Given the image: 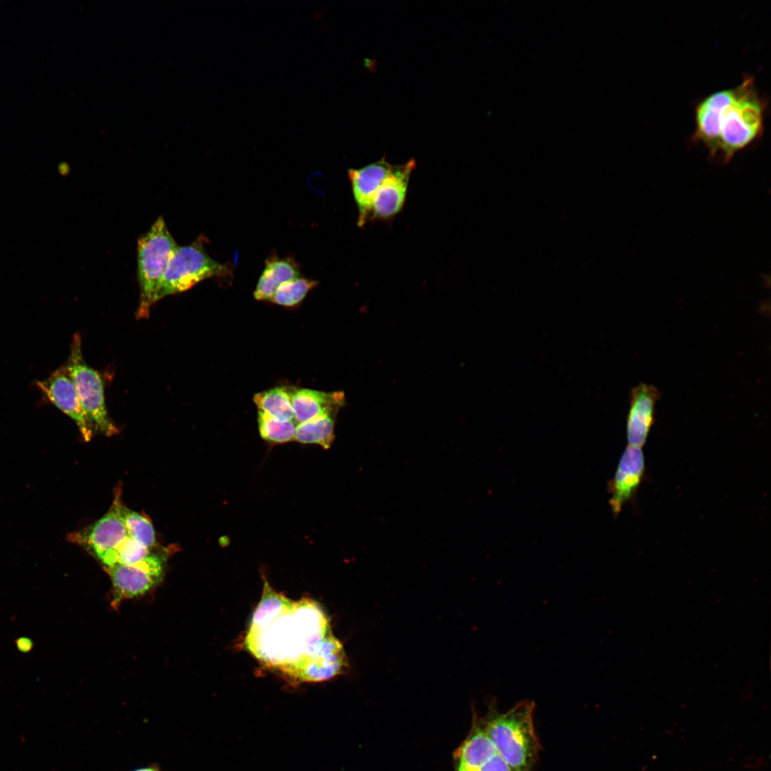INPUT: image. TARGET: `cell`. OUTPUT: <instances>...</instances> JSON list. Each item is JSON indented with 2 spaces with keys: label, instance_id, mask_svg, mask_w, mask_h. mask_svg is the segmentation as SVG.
I'll list each match as a JSON object with an SVG mask.
<instances>
[{
  "label": "cell",
  "instance_id": "obj_1",
  "mask_svg": "<svg viewBox=\"0 0 771 771\" xmlns=\"http://www.w3.org/2000/svg\"><path fill=\"white\" fill-rule=\"evenodd\" d=\"M331 633L328 619L317 603L308 598L293 601L266 582L245 646L261 662L290 675Z\"/></svg>",
  "mask_w": 771,
  "mask_h": 771
},
{
  "label": "cell",
  "instance_id": "obj_2",
  "mask_svg": "<svg viewBox=\"0 0 771 771\" xmlns=\"http://www.w3.org/2000/svg\"><path fill=\"white\" fill-rule=\"evenodd\" d=\"M765 105L754 79L747 76L737 86L713 92L697 104L692 140L711 156L720 153L727 163L761 137Z\"/></svg>",
  "mask_w": 771,
  "mask_h": 771
},
{
  "label": "cell",
  "instance_id": "obj_3",
  "mask_svg": "<svg viewBox=\"0 0 771 771\" xmlns=\"http://www.w3.org/2000/svg\"><path fill=\"white\" fill-rule=\"evenodd\" d=\"M534 709L530 700L520 702L505 712L491 705L480 725L513 771H530L537 759L540 746L534 730Z\"/></svg>",
  "mask_w": 771,
  "mask_h": 771
},
{
  "label": "cell",
  "instance_id": "obj_4",
  "mask_svg": "<svg viewBox=\"0 0 771 771\" xmlns=\"http://www.w3.org/2000/svg\"><path fill=\"white\" fill-rule=\"evenodd\" d=\"M177 246L162 216H159L150 229L138 238L137 275L140 296L136 313L138 319L148 317L167 266Z\"/></svg>",
  "mask_w": 771,
  "mask_h": 771
},
{
  "label": "cell",
  "instance_id": "obj_5",
  "mask_svg": "<svg viewBox=\"0 0 771 771\" xmlns=\"http://www.w3.org/2000/svg\"><path fill=\"white\" fill-rule=\"evenodd\" d=\"M204 241L205 238L199 236L188 245L177 246L156 293V303L164 297L188 291L203 280L232 275L233 267L211 258L204 248Z\"/></svg>",
  "mask_w": 771,
  "mask_h": 771
},
{
  "label": "cell",
  "instance_id": "obj_6",
  "mask_svg": "<svg viewBox=\"0 0 771 771\" xmlns=\"http://www.w3.org/2000/svg\"><path fill=\"white\" fill-rule=\"evenodd\" d=\"M70 348L66 368L86 417L95 430L106 436L117 434L119 430L106 408L102 377L85 361L79 334L74 335Z\"/></svg>",
  "mask_w": 771,
  "mask_h": 771
},
{
  "label": "cell",
  "instance_id": "obj_7",
  "mask_svg": "<svg viewBox=\"0 0 771 771\" xmlns=\"http://www.w3.org/2000/svg\"><path fill=\"white\" fill-rule=\"evenodd\" d=\"M163 559L156 554L130 564L106 568L114 588L115 601L132 598L153 588L163 576Z\"/></svg>",
  "mask_w": 771,
  "mask_h": 771
},
{
  "label": "cell",
  "instance_id": "obj_8",
  "mask_svg": "<svg viewBox=\"0 0 771 771\" xmlns=\"http://www.w3.org/2000/svg\"><path fill=\"white\" fill-rule=\"evenodd\" d=\"M346 665L343 647L331 633L300 661L290 676L302 682H321L341 673Z\"/></svg>",
  "mask_w": 771,
  "mask_h": 771
},
{
  "label": "cell",
  "instance_id": "obj_9",
  "mask_svg": "<svg viewBox=\"0 0 771 771\" xmlns=\"http://www.w3.org/2000/svg\"><path fill=\"white\" fill-rule=\"evenodd\" d=\"M116 496L109 510L92 525L74 532L69 540L83 546L97 558L118 547L128 535L120 513L121 502Z\"/></svg>",
  "mask_w": 771,
  "mask_h": 771
},
{
  "label": "cell",
  "instance_id": "obj_10",
  "mask_svg": "<svg viewBox=\"0 0 771 771\" xmlns=\"http://www.w3.org/2000/svg\"><path fill=\"white\" fill-rule=\"evenodd\" d=\"M36 384L55 406L76 423L84 440H90L95 430L82 408L66 366L59 368Z\"/></svg>",
  "mask_w": 771,
  "mask_h": 771
},
{
  "label": "cell",
  "instance_id": "obj_11",
  "mask_svg": "<svg viewBox=\"0 0 771 771\" xmlns=\"http://www.w3.org/2000/svg\"><path fill=\"white\" fill-rule=\"evenodd\" d=\"M645 470L642 448L628 445L609 484V503L614 515L619 514L624 505L634 497L644 478Z\"/></svg>",
  "mask_w": 771,
  "mask_h": 771
},
{
  "label": "cell",
  "instance_id": "obj_12",
  "mask_svg": "<svg viewBox=\"0 0 771 771\" xmlns=\"http://www.w3.org/2000/svg\"><path fill=\"white\" fill-rule=\"evenodd\" d=\"M415 167L412 159L393 166L377 190L371 205L369 221L388 220L398 214L405 203L410 177Z\"/></svg>",
  "mask_w": 771,
  "mask_h": 771
},
{
  "label": "cell",
  "instance_id": "obj_13",
  "mask_svg": "<svg viewBox=\"0 0 771 771\" xmlns=\"http://www.w3.org/2000/svg\"><path fill=\"white\" fill-rule=\"evenodd\" d=\"M659 397L657 388L652 385L640 383L633 389L626 427L629 445L642 448L645 444Z\"/></svg>",
  "mask_w": 771,
  "mask_h": 771
},
{
  "label": "cell",
  "instance_id": "obj_14",
  "mask_svg": "<svg viewBox=\"0 0 771 771\" xmlns=\"http://www.w3.org/2000/svg\"><path fill=\"white\" fill-rule=\"evenodd\" d=\"M393 165L385 158L360 168L348 171L353 196L358 208V225L363 226L368 221L373 197Z\"/></svg>",
  "mask_w": 771,
  "mask_h": 771
},
{
  "label": "cell",
  "instance_id": "obj_15",
  "mask_svg": "<svg viewBox=\"0 0 771 771\" xmlns=\"http://www.w3.org/2000/svg\"><path fill=\"white\" fill-rule=\"evenodd\" d=\"M289 393L294 420L298 423L322 416H336L345 402L342 391L325 392L291 387Z\"/></svg>",
  "mask_w": 771,
  "mask_h": 771
},
{
  "label": "cell",
  "instance_id": "obj_16",
  "mask_svg": "<svg viewBox=\"0 0 771 771\" xmlns=\"http://www.w3.org/2000/svg\"><path fill=\"white\" fill-rule=\"evenodd\" d=\"M300 276V266L293 258L280 257L273 253L265 261L253 296L258 301H270L281 284Z\"/></svg>",
  "mask_w": 771,
  "mask_h": 771
},
{
  "label": "cell",
  "instance_id": "obj_17",
  "mask_svg": "<svg viewBox=\"0 0 771 771\" xmlns=\"http://www.w3.org/2000/svg\"><path fill=\"white\" fill-rule=\"evenodd\" d=\"M496 753L494 745L482 726L475 727L457 751L455 771H480Z\"/></svg>",
  "mask_w": 771,
  "mask_h": 771
},
{
  "label": "cell",
  "instance_id": "obj_18",
  "mask_svg": "<svg viewBox=\"0 0 771 771\" xmlns=\"http://www.w3.org/2000/svg\"><path fill=\"white\" fill-rule=\"evenodd\" d=\"M335 417L322 416L298 423L294 440L300 443L316 444L328 449L335 438Z\"/></svg>",
  "mask_w": 771,
  "mask_h": 771
},
{
  "label": "cell",
  "instance_id": "obj_19",
  "mask_svg": "<svg viewBox=\"0 0 771 771\" xmlns=\"http://www.w3.org/2000/svg\"><path fill=\"white\" fill-rule=\"evenodd\" d=\"M253 401L258 410L281 420H294L289 388L278 387L258 393Z\"/></svg>",
  "mask_w": 771,
  "mask_h": 771
},
{
  "label": "cell",
  "instance_id": "obj_20",
  "mask_svg": "<svg viewBox=\"0 0 771 771\" xmlns=\"http://www.w3.org/2000/svg\"><path fill=\"white\" fill-rule=\"evenodd\" d=\"M120 513L124 521L128 535L140 545L151 549L156 544L155 530L151 521L145 516L120 505Z\"/></svg>",
  "mask_w": 771,
  "mask_h": 771
},
{
  "label": "cell",
  "instance_id": "obj_21",
  "mask_svg": "<svg viewBox=\"0 0 771 771\" xmlns=\"http://www.w3.org/2000/svg\"><path fill=\"white\" fill-rule=\"evenodd\" d=\"M296 422L281 420L258 410V424L261 438L275 444H281L294 440Z\"/></svg>",
  "mask_w": 771,
  "mask_h": 771
},
{
  "label": "cell",
  "instance_id": "obj_22",
  "mask_svg": "<svg viewBox=\"0 0 771 771\" xmlns=\"http://www.w3.org/2000/svg\"><path fill=\"white\" fill-rule=\"evenodd\" d=\"M150 550L128 536L118 547L102 554L98 559L106 568L118 564H130L152 554Z\"/></svg>",
  "mask_w": 771,
  "mask_h": 771
},
{
  "label": "cell",
  "instance_id": "obj_23",
  "mask_svg": "<svg viewBox=\"0 0 771 771\" xmlns=\"http://www.w3.org/2000/svg\"><path fill=\"white\" fill-rule=\"evenodd\" d=\"M318 283L314 279L300 276L281 284L270 301L285 307L296 306L302 302L308 293Z\"/></svg>",
  "mask_w": 771,
  "mask_h": 771
},
{
  "label": "cell",
  "instance_id": "obj_24",
  "mask_svg": "<svg viewBox=\"0 0 771 771\" xmlns=\"http://www.w3.org/2000/svg\"><path fill=\"white\" fill-rule=\"evenodd\" d=\"M480 771H513L507 762L497 752L481 768Z\"/></svg>",
  "mask_w": 771,
  "mask_h": 771
},
{
  "label": "cell",
  "instance_id": "obj_25",
  "mask_svg": "<svg viewBox=\"0 0 771 771\" xmlns=\"http://www.w3.org/2000/svg\"><path fill=\"white\" fill-rule=\"evenodd\" d=\"M15 642L17 649L23 652H28L33 648L32 641L27 638H19L16 640Z\"/></svg>",
  "mask_w": 771,
  "mask_h": 771
},
{
  "label": "cell",
  "instance_id": "obj_26",
  "mask_svg": "<svg viewBox=\"0 0 771 771\" xmlns=\"http://www.w3.org/2000/svg\"><path fill=\"white\" fill-rule=\"evenodd\" d=\"M131 771H163L161 766L156 763H152L146 766L138 767Z\"/></svg>",
  "mask_w": 771,
  "mask_h": 771
}]
</instances>
